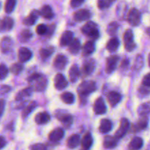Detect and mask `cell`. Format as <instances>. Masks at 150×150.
Returning <instances> with one entry per match:
<instances>
[{
  "label": "cell",
  "instance_id": "20",
  "mask_svg": "<svg viewBox=\"0 0 150 150\" xmlns=\"http://www.w3.org/2000/svg\"><path fill=\"white\" fill-rule=\"evenodd\" d=\"M14 25V21L10 17H4L1 21L0 23V28L2 32L4 31H10L13 29Z\"/></svg>",
  "mask_w": 150,
  "mask_h": 150
},
{
  "label": "cell",
  "instance_id": "2",
  "mask_svg": "<svg viewBox=\"0 0 150 150\" xmlns=\"http://www.w3.org/2000/svg\"><path fill=\"white\" fill-rule=\"evenodd\" d=\"M28 82L33 90L37 92H43L47 86L48 80L45 76L40 73H35L29 76Z\"/></svg>",
  "mask_w": 150,
  "mask_h": 150
},
{
  "label": "cell",
  "instance_id": "34",
  "mask_svg": "<svg viewBox=\"0 0 150 150\" xmlns=\"http://www.w3.org/2000/svg\"><path fill=\"white\" fill-rule=\"evenodd\" d=\"M61 99L64 103L68 104V105H70V104H73L75 101V96L73 93L69 92H64L61 95Z\"/></svg>",
  "mask_w": 150,
  "mask_h": 150
},
{
  "label": "cell",
  "instance_id": "7",
  "mask_svg": "<svg viewBox=\"0 0 150 150\" xmlns=\"http://www.w3.org/2000/svg\"><path fill=\"white\" fill-rule=\"evenodd\" d=\"M129 128H130V122H129V120L126 118L122 119L121 122H120V128L117 130L114 136L117 139H122V138L125 136V134L128 131Z\"/></svg>",
  "mask_w": 150,
  "mask_h": 150
},
{
  "label": "cell",
  "instance_id": "44",
  "mask_svg": "<svg viewBox=\"0 0 150 150\" xmlns=\"http://www.w3.org/2000/svg\"><path fill=\"white\" fill-rule=\"evenodd\" d=\"M7 73H8V69L6 67V65H4V64H1V67H0V79L1 80H4L7 76Z\"/></svg>",
  "mask_w": 150,
  "mask_h": 150
},
{
  "label": "cell",
  "instance_id": "21",
  "mask_svg": "<svg viewBox=\"0 0 150 150\" xmlns=\"http://www.w3.org/2000/svg\"><path fill=\"white\" fill-rule=\"evenodd\" d=\"M148 122H149V119H148V117L146 116H144L134 125V127H133V131L139 132L141 130H144L147 127Z\"/></svg>",
  "mask_w": 150,
  "mask_h": 150
},
{
  "label": "cell",
  "instance_id": "11",
  "mask_svg": "<svg viewBox=\"0 0 150 150\" xmlns=\"http://www.w3.org/2000/svg\"><path fill=\"white\" fill-rule=\"evenodd\" d=\"M68 85V82L66 80L65 77L61 73L56 75L54 78V86L58 90H62Z\"/></svg>",
  "mask_w": 150,
  "mask_h": 150
},
{
  "label": "cell",
  "instance_id": "46",
  "mask_svg": "<svg viewBox=\"0 0 150 150\" xmlns=\"http://www.w3.org/2000/svg\"><path fill=\"white\" fill-rule=\"evenodd\" d=\"M83 1H84V0H71L70 1V6L73 8H76V7L81 5Z\"/></svg>",
  "mask_w": 150,
  "mask_h": 150
},
{
  "label": "cell",
  "instance_id": "52",
  "mask_svg": "<svg viewBox=\"0 0 150 150\" xmlns=\"http://www.w3.org/2000/svg\"><path fill=\"white\" fill-rule=\"evenodd\" d=\"M81 150H87V149H81Z\"/></svg>",
  "mask_w": 150,
  "mask_h": 150
},
{
  "label": "cell",
  "instance_id": "51",
  "mask_svg": "<svg viewBox=\"0 0 150 150\" xmlns=\"http://www.w3.org/2000/svg\"><path fill=\"white\" fill-rule=\"evenodd\" d=\"M148 62H149V65L150 67V54H149V57H148Z\"/></svg>",
  "mask_w": 150,
  "mask_h": 150
},
{
  "label": "cell",
  "instance_id": "8",
  "mask_svg": "<svg viewBox=\"0 0 150 150\" xmlns=\"http://www.w3.org/2000/svg\"><path fill=\"white\" fill-rule=\"evenodd\" d=\"M95 68V61L92 59H86L83 62L82 67V74L83 76H87L92 74Z\"/></svg>",
  "mask_w": 150,
  "mask_h": 150
},
{
  "label": "cell",
  "instance_id": "1",
  "mask_svg": "<svg viewBox=\"0 0 150 150\" xmlns=\"http://www.w3.org/2000/svg\"><path fill=\"white\" fill-rule=\"evenodd\" d=\"M96 89V83L93 81H84L82 82L78 88V93L81 103L84 104L86 103V97L95 92Z\"/></svg>",
  "mask_w": 150,
  "mask_h": 150
},
{
  "label": "cell",
  "instance_id": "40",
  "mask_svg": "<svg viewBox=\"0 0 150 150\" xmlns=\"http://www.w3.org/2000/svg\"><path fill=\"white\" fill-rule=\"evenodd\" d=\"M23 66L21 63H15L10 67V72L14 75H18L22 72Z\"/></svg>",
  "mask_w": 150,
  "mask_h": 150
},
{
  "label": "cell",
  "instance_id": "18",
  "mask_svg": "<svg viewBox=\"0 0 150 150\" xmlns=\"http://www.w3.org/2000/svg\"><path fill=\"white\" fill-rule=\"evenodd\" d=\"M50 120H51V117H50L49 114L45 111L38 113L35 117V121L38 125L47 124L48 122H49Z\"/></svg>",
  "mask_w": 150,
  "mask_h": 150
},
{
  "label": "cell",
  "instance_id": "4",
  "mask_svg": "<svg viewBox=\"0 0 150 150\" xmlns=\"http://www.w3.org/2000/svg\"><path fill=\"white\" fill-rule=\"evenodd\" d=\"M55 117L65 127H69L73 124V117L64 110H57L55 112Z\"/></svg>",
  "mask_w": 150,
  "mask_h": 150
},
{
  "label": "cell",
  "instance_id": "23",
  "mask_svg": "<svg viewBox=\"0 0 150 150\" xmlns=\"http://www.w3.org/2000/svg\"><path fill=\"white\" fill-rule=\"evenodd\" d=\"M112 129V122L108 119H103L101 120L99 127V131L101 133H107Z\"/></svg>",
  "mask_w": 150,
  "mask_h": 150
},
{
  "label": "cell",
  "instance_id": "48",
  "mask_svg": "<svg viewBox=\"0 0 150 150\" xmlns=\"http://www.w3.org/2000/svg\"><path fill=\"white\" fill-rule=\"evenodd\" d=\"M10 86H7V85H2L1 86V94H4V93H7L10 90Z\"/></svg>",
  "mask_w": 150,
  "mask_h": 150
},
{
  "label": "cell",
  "instance_id": "43",
  "mask_svg": "<svg viewBox=\"0 0 150 150\" xmlns=\"http://www.w3.org/2000/svg\"><path fill=\"white\" fill-rule=\"evenodd\" d=\"M48 31V26L45 24H39L36 28V32L40 35H43L47 34Z\"/></svg>",
  "mask_w": 150,
  "mask_h": 150
},
{
  "label": "cell",
  "instance_id": "26",
  "mask_svg": "<svg viewBox=\"0 0 150 150\" xmlns=\"http://www.w3.org/2000/svg\"><path fill=\"white\" fill-rule=\"evenodd\" d=\"M79 76H80V71H79V67L76 64H73L70 67V70H69V79H70V81L72 83H75L79 79Z\"/></svg>",
  "mask_w": 150,
  "mask_h": 150
},
{
  "label": "cell",
  "instance_id": "16",
  "mask_svg": "<svg viewBox=\"0 0 150 150\" xmlns=\"http://www.w3.org/2000/svg\"><path fill=\"white\" fill-rule=\"evenodd\" d=\"M40 16V11L36 10H34L33 11L31 12L30 14L25 18L23 21V24L26 26H32L35 23L36 21L38 20V16Z\"/></svg>",
  "mask_w": 150,
  "mask_h": 150
},
{
  "label": "cell",
  "instance_id": "31",
  "mask_svg": "<svg viewBox=\"0 0 150 150\" xmlns=\"http://www.w3.org/2000/svg\"><path fill=\"white\" fill-rule=\"evenodd\" d=\"M81 42L79 39H73L72 42L69 44L68 50L72 54H76L81 49Z\"/></svg>",
  "mask_w": 150,
  "mask_h": 150
},
{
  "label": "cell",
  "instance_id": "29",
  "mask_svg": "<svg viewBox=\"0 0 150 150\" xmlns=\"http://www.w3.org/2000/svg\"><path fill=\"white\" fill-rule=\"evenodd\" d=\"M40 15L42 18L45 19H48V20L53 18L54 16L52 9L49 5H44L41 8V10H40Z\"/></svg>",
  "mask_w": 150,
  "mask_h": 150
},
{
  "label": "cell",
  "instance_id": "24",
  "mask_svg": "<svg viewBox=\"0 0 150 150\" xmlns=\"http://www.w3.org/2000/svg\"><path fill=\"white\" fill-rule=\"evenodd\" d=\"M95 51V45L92 41H88L83 45L82 48V55L83 57H88L91 55Z\"/></svg>",
  "mask_w": 150,
  "mask_h": 150
},
{
  "label": "cell",
  "instance_id": "30",
  "mask_svg": "<svg viewBox=\"0 0 150 150\" xmlns=\"http://www.w3.org/2000/svg\"><path fill=\"white\" fill-rule=\"evenodd\" d=\"M120 46V40L117 38H112L108 41L106 44V48L110 52H114L118 49Z\"/></svg>",
  "mask_w": 150,
  "mask_h": 150
},
{
  "label": "cell",
  "instance_id": "15",
  "mask_svg": "<svg viewBox=\"0 0 150 150\" xmlns=\"http://www.w3.org/2000/svg\"><path fill=\"white\" fill-rule=\"evenodd\" d=\"M64 132L62 128H56L53 130L48 135V139L52 142H57L64 137Z\"/></svg>",
  "mask_w": 150,
  "mask_h": 150
},
{
  "label": "cell",
  "instance_id": "3",
  "mask_svg": "<svg viewBox=\"0 0 150 150\" xmlns=\"http://www.w3.org/2000/svg\"><path fill=\"white\" fill-rule=\"evenodd\" d=\"M81 32L87 35L90 39L97 40L100 37V32L98 25L93 21H88L82 26Z\"/></svg>",
  "mask_w": 150,
  "mask_h": 150
},
{
  "label": "cell",
  "instance_id": "42",
  "mask_svg": "<svg viewBox=\"0 0 150 150\" xmlns=\"http://www.w3.org/2000/svg\"><path fill=\"white\" fill-rule=\"evenodd\" d=\"M119 24L115 21H113L108 24V28H107V32L108 35H115L116 32L118 30Z\"/></svg>",
  "mask_w": 150,
  "mask_h": 150
},
{
  "label": "cell",
  "instance_id": "17",
  "mask_svg": "<svg viewBox=\"0 0 150 150\" xmlns=\"http://www.w3.org/2000/svg\"><path fill=\"white\" fill-rule=\"evenodd\" d=\"M107 99L111 106L115 107L122 100V95L119 92H111L107 95Z\"/></svg>",
  "mask_w": 150,
  "mask_h": 150
},
{
  "label": "cell",
  "instance_id": "9",
  "mask_svg": "<svg viewBox=\"0 0 150 150\" xmlns=\"http://www.w3.org/2000/svg\"><path fill=\"white\" fill-rule=\"evenodd\" d=\"M119 61L118 56H111L106 59V64H105V72L108 74L113 73L116 70L117 66V63Z\"/></svg>",
  "mask_w": 150,
  "mask_h": 150
},
{
  "label": "cell",
  "instance_id": "45",
  "mask_svg": "<svg viewBox=\"0 0 150 150\" xmlns=\"http://www.w3.org/2000/svg\"><path fill=\"white\" fill-rule=\"evenodd\" d=\"M30 150H47V148L42 144H35L31 146Z\"/></svg>",
  "mask_w": 150,
  "mask_h": 150
},
{
  "label": "cell",
  "instance_id": "22",
  "mask_svg": "<svg viewBox=\"0 0 150 150\" xmlns=\"http://www.w3.org/2000/svg\"><path fill=\"white\" fill-rule=\"evenodd\" d=\"M118 139L115 136H107L103 140V146L105 149H114L117 145Z\"/></svg>",
  "mask_w": 150,
  "mask_h": 150
},
{
  "label": "cell",
  "instance_id": "39",
  "mask_svg": "<svg viewBox=\"0 0 150 150\" xmlns=\"http://www.w3.org/2000/svg\"><path fill=\"white\" fill-rule=\"evenodd\" d=\"M16 4V0H7L4 5V10L7 13L10 14L14 10Z\"/></svg>",
  "mask_w": 150,
  "mask_h": 150
},
{
  "label": "cell",
  "instance_id": "28",
  "mask_svg": "<svg viewBox=\"0 0 150 150\" xmlns=\"http://www.w3.org/2000/svg\"><path fill=\"white\" fill-rule=\"evenodd\" d=\"M81 142L80 136L77 134H73L68 138L67 141V145L70 149H74L79 145Z\"/></svg>",
  "mask_w": 150,
  "mask_h": 150
},
{
  "label": "cell",
  "instance_id": "37",
  "mask_svg": "<svg viewBox=\"0 0 150 150\" xmlns=\"http://www.w3.org/2000/svg\"><path fill=\"white\" fill-rule=\"evenodd\" d=\"M54 52V48L53 47H48V48H44L40 49V55L42 59L48 58L50 56L52 55Z\"/></svg>",
  "mask_w": 150,
  "mask_h": 150
},
{
  "label": "cell",
  "instance_id": "33",
  "mask_svg": "<svg viewBox=\"0 0 150 150\" xmlns=\"http://www.w3.org/2000/svg\"><path fill=\"white\" fill-rule=\"evenodd\" d=\"M33 91V89L32 87H27L26 89H22L21 91L18 92L17 94L16 97V101H20V100H23V99L25 98H28V97L32 95V92Z\"/></svg>",
  "mask_w": 150,
  "mask_h": 150
},
{
  "label": "cell",
  "instance_id": "36",
  "mask_svg": "<svg viewBox=\"0 0 150 150\" xmlns=\"http://www.w3.org/2000/svg\"><path fill=\"white\" fill-rule=\"evenodd\" d=\"M150 113V105L149 103H144L138 108V114L142 117L146 116Z\"/></svg>",
  "mask_w": 150,
  "mask_h": 150
},
{
  "label": "cell",
  "instance_id": "25",
  "mask_svg": "<svg viewBox=\"0 0 150 150\" xmlns=\"http://www.w3.org/2000/svg\"><path fill=\"white\" fill-rule=\"evenodd\" d=\"M143 139L140 137H135L129 144L128 148L130 150H139L143 146Z\"/></svg>",
  "mask_w": 150,
  "mask_h": 150
},
{
  "label": "cell",
  "instance_id": "32",
  "mask_svg": "<svg viewBox=\"0 0 150 150\" xmlns=\"http://www.w3.org/2000/svg\"><path fill=\"white\" fill-rule=\"evenodd\" d=\"M92 144H93V139H92V135L89 133H86V134L83 136L81 141L82 148L88 150L91 146H92Z\"/></svg>",
  "mask_w": 150,
  "mask_h": 150
},
{
  "label": "cell",
  "instance_id": "13",
  "mask_svg": "<svg viewBox=\"0 0 150 150\" xmlns=\"http://www.w3.org/2000/svg\"><path fill=\"white\" fill-rule=\"evenodd\" d=\"M18 59L20 62H26L31 59L32 57V53L29 48H25V47H21L18 51Z\"/></svg>",
  "mask_w": 150,
  "mask_h": 150
},
{
  "label": "cell",
  "instance_id": "6",
  "mask_svg": "<svg viewBox=\"0 0 150 150\" xmlns=\"http://www.w3.org/2000/svg\"><path fill=\"white\" fill-rule=\"evenodd\" d=\"M141 13L137 9L132 8L127 16V21L131 26H137L141 23Z\"/></svg>",
  "mask_w": 150,
  "mask_h": 150
},
{
  "label": "cell",
  "instance_id": "35",
  "mask_svg": "<svg viewBox=\"0 0 150 150\" xmlns=\"http://www.w3.org/2000/svg\"><path fill=\"white\" fill-rule=\"evenodd\" d=\"M37 107V103L35 101H32L31 103H29V104H28L27 106L23 109V112H22V117L23 118H26L28 117L29 114L32 112L34 109Z\"/></svg>",
  "mask_w": 150,
  "mask_h": 150
},
{
  "label": "cell",
  "instance_id": "19",
  "mask_svg": "<svg viewBox=\"0 0 150 150\" xmlns=\"http://www.w3.org/2000/svg\"><path fill=\"white\" fill-rule=\"evenodd\" d=\"M73 40V33L71 31H65L62 35L60 38V45L61 46H67L72 42Z\"/></svg>",
  "mask_w": 150,
  "mask_h": 150
},
{
  "label": "cell",
  "instance_id": "49",
  "mask_svg": "<svg viewBox=\"0 0 150 150\" xmlns=\"http://www.w3.org/2000/svg\"><path fill=\"white\" fill-rule=\"evenodd\" d=\"M4 100L3 99H1V100H0V111H1V113H0V115L2 116L3 114V112H4Z\"/></svg>",
  "mask_w": 150,
  "mask_h": 150
},
{
  "label": "cell",
  "instance_id": "47",
  "mask_svg": "<svg viewBox=\"0 0 150 150\" xmlns=\"http://www.w3.org/2000/svg\"><path fill=\"white\" fill-rule=\"evenodd\" d=\"M142 84L147 87H150V73L146 74L144 77L143 81H142Z\"/></svg>",
  "mask_w": 150,
  "mask_h": 150
},
{
  "label": "cell",
  "instance_id": "41",
  "mask_svg": "<svg viewBox=\"0 0 150 150\" xmlns=\"http://www.w3.org/2000/svg\"><path fill=\"white\" fill-rule=\"evenodd\" d=\"M115 1L116 0H98V7L100 10H104V9L108 8L111 4Z\"/></svg>",
  "mask_w": 150,
  "mask_h": 150
},
{
  "label": "cell",
  "instance_id": "38",
  "mask_svg": "<svg viewBox=\"0 0 150 150\" xmlns=\"http://www.w3.org/2000/svg\"><path fill=\"white\" fill-rule=\"evenodd\" d=\"M32 37V32H31L30 30H29V29H24V30H23L20 33L19 38H20V40L21 41V42H27L28 40H29Z\"/></svg>",
  "mask_w": 150,
  "mask_h": 150
},
{
  "label": "cell",
  "instance_id": "50",
  "mask_svg": "<svg viewBox=\"0 0 150 150\" xmlns=\"http://www.w3.org/2000/svg\"><path fill=\"white\" fill-rule=\"evenodd\" d=\"M0 139H0V142H1V149H3V148H4V146L6 145V141L3 136H1V138H0Z\"/></svg>",
  "mask_w": 150,
  "mask_h": 150
},
{
  "label": "cell",
  "instance_id": "27",
  "mask_svg": "<svg viewBox=\"0 0 150 150\" xmlns=\"http://www.w3.org/2000/svg\"><path fill=\"white\" fill-rule=\"evenodd\" d=\"M13 45V41L9 37H4L1 41V50L2 53H7L10 51Z\"/></svg>",
  "mask_w": 150,
  "mask_h": 150
},
{
  "label": "cell",
  "instance_id": "10",
  "mask_svg": "<svg viewBox=\"0 0 150 150\" xmlns=\"http://www.w3.org/2000/svg\"><path fill=\"white\" fill-rule=\"evenodd\" d=\"M106 105L105 101L102 98H98L95 101L94 104V111L98 115H102L106 113Z\"/></svg>",
  "mask_w": 150,
  "mask_h": 150
},
{
  "label": "cell",
  "instance_id": "12",
  "mask_svg": "<svg viewBox=\"0 0 150 150\" xmlns=\"http://www.w3.org/2000/svg\"><path fill=\"white\" fill-rule=\"evenodd\" d=\"M90 17L91 13L89 12V10H86V9H81V10L76 11L73 15L74 20L79 22L87 21L88 19L90 18Z\"/></svg>",
  "mask_w": 150,
  "mask_h": 150
},
{
  "label": "cell",
  "instance_id": "5",
  "mask_svg": "<svg viewBox=\"0 0 150 150\" xmlns=\"http://www.w3.org/2000/svg\"><path fill=\"white\" fill-rule=\"evenodd\" d=\"M125 43V48L127 51H132L136 47V42H134V36L133 32L131 29H127L125 32L123 36Z\"/></svg>",
  "mask_w": 150,
  "mask_h": 150
},
{
  "label": "cell",
  "instance_id": "14",
  "mask_svg": "<svg viewBox=\"0 0 150 150\" xmlns=\"http://www.w3.org/2000/svg\"><path fill=\"white\" fill-rule=\"evenodd\" d=\"M67 62H68V60L65 56L62 54H59L54 59V66L56 69L63 70L67 64Z\"/></svg>",
  "mask_w": 150,
  "mask_h": 150
}]
</instances>
